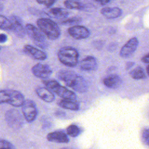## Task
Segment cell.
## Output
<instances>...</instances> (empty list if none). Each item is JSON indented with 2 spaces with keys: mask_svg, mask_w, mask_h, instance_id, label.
<instances>
[{
  "mask_svg": "<svg viewBox=\"0 0 149 149\" xmlns=\"http://www.w3.org/2000/svg\"><path fill=\"white\" fill-rule=\"evenodd\" d=\"M38 29L48 39L55 40L61 35L59 27L54 21L50 19L41 17L37 20Z\"/></svg>",
  "mask_w": 149,
  "mask_h": 149,
  "instance_id": "cell-2",
  "label": "cell"
},
{
  "mask_svg": "<svg viewBox=\"0 0 149 149\" xmlns=\"http://www.w3.org/2000/svg\"><path fill=\"white\" fill-rule=\"evenodd\" d=\"M98 65L96 59L91 56H88L82 59L80 63V68L84 71H93L97 69Z\"/></svg>",
  "mask_w": 149,
  "mask_h": 149,
  "instance_id": "cell-14",
  "label": "cell"
},
{
  "mask_svg": "<svg viewBox=\"0 0 149 149\" xmlns=\"http://www.w3.org/2000/svg\"><path fill=\"white\" fill-rule=\"evenodd\" d=\"M65 6L69 9L81 10L84 7L79 0H66L64 2Z\"/></svg>",
  "mask_w": 149,
  "mask_h": 149,
  "instance_id": "cell-21",
  "label": "cell"
},
{
  "mask_svg": "<svg viewBox=\"0 0 149 149\" xmlns=\"http://www.w3.org/2000/svg\"><path fill=\"white\" fill-rule=\"evenodd\" d=\"M3 5L1 3H0V12H1L3 10Z\"/></svg>",
  "mask_w": 149,
  "mask_h": 149,
  "instance_id": "cell-34",
  "label": "cell"
},
{
  "mask_svg": "<svg viewBox=\"0 0 149 149\" xmlns=\"http://www.w3.org/2000/svg\"><path fill=\"white\" fill-rule=\"evenodd\" d=\"M8 40L7 36L4 33L0 34V43H5Z\"/></svg>",
  "mask_w": 149,
  "mask_h": 149,
  "instance_id": "cell-29",
  "label": "cell"
},
{
  "mask_svg": "<svg viewBox=\"0 0 149 149\" xmlns=\"http://www.w3.org/2000/svg\"><path fill=\"white\" fill-rule=\"evenodd\" d=\"M139 45V40L136 37L130 38L121 48L119 55L122 58L131 56L136 50Z\"/></svg>",
  "mask_w": 149,
  "mask_h": 149,
  "instance_id": "cell-9",
  "label": "cell"
},
{
  "mask_svg": "<svg viewBox=\"0 0 149 149\" xmlns=\"http://www.w3.org/2000/svg\"><path fill=\"white\" fill-rule=\"evenodd\" d=\"M58 77L65 82L66 85L74 91L83 93L87 91L88 84L81 76L69 70H61L58 73Z\"/></svg>",
  "mask_w": 149,
  "mask_h": 149,
  "instance_id": "cell-1",
  "label": "cell"
},
{
  "mask_svg": "<svg viewBox=\"0 0 149 149\" xmlns=\"http://www.w3.org/2000/svg\"><path fill=\"white\" fill-rule=\"evenodd\" d=\"M61 149H72V148H68V147H65V148H62Z\"/></svg>",
  "mask_w": 149,
  "mask_h": 149,
  "instance_id": "cell-35",
  "label": "cell"
},
{
  "mask_svg": "<svg viewBox=\"0 0 149 149\" xmlns=\"http://www.w3.org/2000/svg\"><path fill=\"white\" fill-rule=\"evenodd\" d=\"M101 14L107 19H112L119 17L122 13V10L118 7L104 8L101 10Z\"/></svg>",
  "mask_w": 149,
  "mask_h": 149,
  "instance_id": "cell-18",
  "label": "cell"
},
{
  "mask_svg": "<svg viewBox=\"0 0 149 149\" xmlns=\"http://www.w3.org/2000/svg\"><path fill=\"white\" fill-rule=\"evenodd\" d=\"M146 70H147V73L149 76V65L147 66L146 68Z\"/></svg>",
  "mask_w": 149,
  "mask_h": 149,
  "instance_id": "cell-33",
  "label": "cell"
},
{
  "mask_svg": "<svg viewBox=\"0 0 149 149\" xmlns=\"http://www.w3.org/2000/svg\"><path fill=\"white\" fill-rule=\"evenodd\" d=\"M141 61L146 63H149V53L141 58Z\"/></svg>",
  "mask_w": 149,
  "mask_h": 149,
  "instance_id": "cell-30",
  "label": "cell"
},
{
  "mask_svg": "<svg viewBox=\"0 0 149 149\" xmlns=\"http://www.w3.org/2000/svg\"><path fill=\"white\" fill-rule=\"evenodd\" d=\"M130 76L133 79L136 80L143 79L146 77V74L144 71V69L140 66L136 67L131 70L130 72Z\"/></svg>",
  "mask_w": 149,
  "mask_h": 149,
  "instance_id": "cell-22",
  "label": "cell"
},
{
  "mask_svg": "<svg viewBox=\"0 0 149 149\" xmlns=\"http://www.w3.org/2000/svg\"><path fill=\"white\" fill-rule=\"evenodd\" d=\"M43 83L48 89L51 91L53 93H55L63 99L76 100L77 98L74 93L68 90L65 87L61 86L55 80H44Z\"/></svg>",
  "mask_w": 149,
  "mask_h": 149,
  "instance_id": "cell-4",
  "label": "cell"
},
{
  "mask_svg": "<svg viewBox=\"0 0 149 149\" xmlns=\"http://www.w3.org/2000/svg\"><path fill=\"white\" fill-rule=\"evenodd\" d=\"M134 62H127V63L126 64V69H130V68H132L133 65H134Z\"/></svg>",
  "mask_w": 149,
  "mask_h": 149,
  "instance_id": "cell-32",
  "label": "cell"
},
{
  "mask_svg": "<svg viewBox=\"0 0 149 149\" xmlns=\"http://www.w3.org/2000/svg\"><path fill=\"white\" fill-rule=\"evenodd\" d=\"M0 29L5 30H12V24L10 19L0 15Z\"/></svg>",
  "mask_w": 149,
  "mask_h": 149,
  "instance_id": "cell-23",
  "label": "cell"
},
{
  "mask_svg": "<svg viewBox=\"0 0 149 149\" xmlns=\"http://www.w3.org/2000/svg\"><path fill=\"white\" fill-rule=\"evenodd\" d=\"M68 32L70 36L77 40L84 39L89 37L90 32L89 30L84 26L74 25L69 27Z\"/></svg>",
  "mask_w": 149,
  "mask_h": 149,
  "instance_id": "cell-11",
  "label": "cell"
},
{
  "mask_svg": "<svg viewBox=\"0 0 149 149\" xmlns=\"http://www.w3.org/2000/svg\"><path fill=\"white\" fill-rule=\"evenodd\" d=\"M6 120L9 126L13 129H19L23 125V118L16 109H10L5 114Z\"/></svg>",
  "mask_w": 149,
  "mask_h": 149,
  "instance_id": "cell-8",
  "label": "cell"
},
{
  "mask_svg": "<svg viewBox=\"0 0 149 149\" xmlns=\"http://www.w3.org/2000/svg\"><path fill=\"white\" fill-rule=\"evenodd\" d=\"M0 149H15L13 145L8 141L0 139Z\"/></svg>",
  "mask_w": 149,
  "mask_h": 149,
  "instance_id": "cell-26",
  "label": "cell"
},
{
  "mask_svg": "<svg viewBox=\"0 0 149 149\" xmlns=\"http://www.w3.org/2000/svg\"><path fill=\"white\" fill-rule=\"evenodd\" d=\"M142 139L143 142L149 147V127L146 128L143 130Z\"/></svg>",
  "mask_w": 149,
  "mask_h": 149,
  "instance_id": "cell-27",
  "label": "cell"
},
{
  "mask_svg": "<svg viewBox=\"0 0 149 149\" xmlns=\"http://www.w3.org/2000/svg\"><path fill=\"white\" fill-rule=\"evenodd\" d=\"M0 51H1V47H0Z\"/></svg>",
  "mask_w": 149,
  "mask_h": 149,
  "instance_id": "cell-36",
  "label": "cell"
},
{
  "mask_svg": "<svg viewBox=\"0 0 149 149\" xmlns=\"http://www.w3.org/2000/svg\"><path fill=\"white\" fill-rule=\"evenodd\" d=\"M58 105L63 108L74 111L78 110L80 107V104L79 102L76 100H72L63 99L58 102Z\"/></svg>",
  "mask_w": 149,
  "mask_h": 149,
  "instance_id": "cell-20",
  "label": "cell"
},
{
  "mask_svg": "<svg viewBox=\"0 0 149 149\" xmlns=\"http://www.w3.org/2000/svg\"><path fill=\"white\" fill-rule=\"evenodd\" d=\"M22 107L25 120L28 122H33L37 115V109L35 102L31 100H26Z\"/></svg>",
  "mask_w": 149,
  "mask_h": 149,
  "instance_id": "cell-7",
  "label": "cell"
},
{
  "mask_svg": "<svg viewBox=\"0 0 149 149\" xmlns=\"http://www.w3.org/2000/svg\"><path fill=\"white\" fill-rule=\"evenodd\" d=\"M47 139L49 141L59 143H66L69 141L68 136L62 131H55L48 134Z\"/></svg>",
  "mask_w": 149,
  "mask_h": 149,
  "instance_id": "cell-15",
  "label": "cell"
},
{
  "mask_svg": "<svg viewBox=\"0 0 149 149\" xmlns=\"http://www.w3.org/2000/svg\"><path fill=\"white\" fill-rule=\"evenodd\" d=\"M36 1L38 3L42 4L47 7L51 6L56 1V0H36Z\"/></svg>",
  "mask_w": 149,
  "mask_h": 149,
  "instance_id": "cell-28",
  "label": "cell"
},
{
  "mask_svg": "<svg viewBox=\"0 0 149 149\" xmlns=\"http://www.w3.org/2000/svg\"><path fill=\"white\" fill-rule=\"evenodd\" d=\"M94 1L99 2L101 5H105L111 1V0H94Z\"/></svg>",
  "mask_w": 149,
  "mask_h": 149,
  "instance_id": "cell-31",
  "label": "cell"
},
{
  "mask_svg": "<svg viewBox=\"0 0 149 149\" xmlns=\"http://www.w3.org/2000/svg\"><path fill=\"white\" fill-rule=\"evenodd\" d=\"M47 14L51 17L63 20L69 15V12L62 8H54L49 9L47 11Z\"/></svg>",
  "mask_w": 149,
  "mask_h": 149,
  "instance_id": "cell-19",
  "label": "cell"
},
{
  "mask_svg": "<svg viewBox=\"0 0 149 149\" xmlns=\"http://www.w3.org/2000/svg\"><path fill=\"white\" fill-rule=\"evenodd\" d=\"M36 93L45 102H51L55 100L54 93L47 87H38L36 90Z\"/></svg>",
  "mask_w": 149,
  "mask_h": 149,
  "instance_id": "cell-17",
  "label": "cell"
},
{
  "mask_svg": "<svg viewBox=\"0 0 149 149\" xmlns=\"http://www.w3.org/2000/svg\"><path fill=\"white\" fill-rule=\"evenodd\" d=\"M81 20V19L79 17H73L68 19H64L60 21V24L63 25H76L79 23Z\"/></svg>",
  "mask_w": 149,
  "mask_h": 149,
  "instance_id": "cell-25",
  "label": "cell"
},
{
  "mask_svg": "<svg viewBox=\"0 0 149 149\" xmlns=\"http://www.w3.org/2000/svg\"><path fill=\"white\" fill-rule=\"evenodd\" d=\"M79 52L71 47L61 48L58 52L59 61L64 65L68 67H74L78 63Z\"/></svg>",
  "mask_w": 149,
  "mask_h": 149,
  "instance_id": "cell-3",
  "label": "cell"
},
{
  "mask_svg": "<svg viewBox=\"0 0 149 149\" xmlns=\"http://www.w3.org/2000/svg\"><path fill=\"white\" fill-rule=\"evenodd\" d=\"M122 83V79L117 74L108 75L103 80V83L109 88L115 89L119 87Z\"/></svg>",
  "mask_w": 149,
  "mask_h": 149,
  "instance_id": "cell-16",
  "label": "cell"
},
{
  "mask_svg": "<svg viewBox=\"0 0 149 149\" xmlns=\"http://www.w3.org/2000/svg\"><path fill=\"white\" fill-rule=\"evenodd\" d=\"M24 101L23 95L17 90H0V104L7 103L14 107H20Z\"/></svg>",
  "mask_w": 149,
  "mask_h": 149,
  "instance_id": "cell-5",
  "label": "cell"
},
{
  "mask_svg": "<svg viewBox=\"0 0 149 149\" xmlns=\"http://www.w3.org/2000/svg\"><path fill=\"white\" fill-rule=\"evenodd\" d=\"M23 50L31 57L37 60L44 61L47 58V55L45 52L30 45H25L23 47Z\"/></svg>",
  "mask_w": 149,
  "mask_h": 149,
  "instance_id": "cell-13",
  "label": "cell"
},
{
  "mask_svg": "<svg viewBox=\"0 0 149 149\" xmlns=\"http://www.w3.org/2000/svg\"><path fill=\"white\" fill-rule=\"evenodd\" d=\"M26 32L33 42L41 48H47L48 46L45 37L40 30L31 24H27L25 26Z\"/></svg>",
  "mask_w": 149,
  "mask_h": 149,
  "instance_id": "cell-6",
  "label": "cell"
},
{
  "mask_svg": "<svg viewBox=\"0 0 149 149\" xmlns=\"http://www.w3.org/2000/svg\"><path fill=\"white\" fill-rule=\"evenodd\" d=\"M10 20L12 24V30L14 33L20 38L24 37L26 32L25 27L23 26L22 20L19 17L15 15L10 16Z\"/></svg>",
  "mask_w": 149,
  "mask_h": 149,
  "instance_id": "cell-12",
  "label": "cell"
},
{
  "mask_svg": "<svg viewBox=\"0 0 149 149\" xmlns=\"http://www.w3.org/2000/svg\"><path fill=\"white\" fill-rule=\"evenodd\" d=\"M67 133L68 135L75 137L78 136L81 133V129L76 125H72L67 128Z\"/></svg>",
  "mask_w": 149,
  "mask_h": 149,
  "instance_id": "cell-24",
  "label": "cell"
},
{
  "mask_svg": "<svg viewBox=\"0 0 149 149\" xmlns=\"http://www.w3.org/2000/svg\"><path fill=\"white\" fill-rule=\"evenodd\" d=\"M32 73L37 77L46 79L52 74V70L51 68L46 64L37 63L31 68Z\"/></svg>",
  "mask_w": 149,
  "mask_h": 149,
  "instance_id": "cell-10",
  "label": "cell"
}]
</instances>
